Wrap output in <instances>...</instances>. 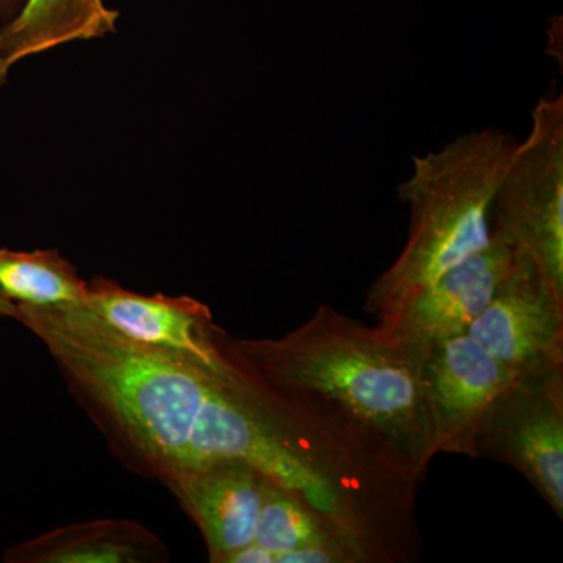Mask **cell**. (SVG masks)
I'll return each mask as SVG.
<instances>
[{"instance_id":"cell-11","label":"cell","mask_w":563,"mask_h":563,"mask_svg":"<svg viewBox=\"0 0 563 563\" xmlns=\"http://www.w3.org/2000/svg\"><path fill=\"white\" fill-rule=\"evenodd\" d=\"M5 563H165L166 544L133 520L62 526L7 548Z\"/></svg>"},{"instance_id":"cell-2","label":"cell","mask_w":563,"mask_h":563,"mask_svg":"<svg viewBox=\"0 0 563 563\" xmlns=\"http://www.w3.org/2000/svg\"><path fill=\"white\" fill-rule=\"evenodd\" d=\"M233 347L295 417L355 461L418 488L435 454L417 357L383 325L321 306L280 339H233Z\"/></svg>"},{"instance_id":"cell-5","label":"cell","mask_w":563,"mask_h":563,"mask_svg":"<svg viewBox=\"0 0 563 563\" xmlns=\"http://www.w3.org/2000/svg\"><path fill=\"white\" fill-rule=\"evenodd\" d=\"M474 453L517 470L563 520V368L515 379L485 413Z\"/></svg>"},{"instance_id":"cell-4","label":"cell","mask_w":563,"mask_h":563,"mask_svg":"<svg viewBox=\"0 0 563 563\" xmlns=\"http://www.w3.org/2000/svg\"><path fill=\"white\" fill-rule=\"evenodd\" d=\"M492 235L525 255L563 295V96L532 110L490 211Z\"/></svg>"},{"instance_id":"cell-9","label":"cell","mask_w":563,"mask_h":563,"mask_svg":"<svg viewBox=\"0 0 563 563\" xmlns=\"http://www.w3.org/2000/svg\"><path fill=\"white\" fill-rule=\"evenodd\" d=\"M517 261L518 252L492 235L484 250L415 292L379 325L410 351L468 332Z\"/></svg>"},{"instance_id":"cell-13","label":"cell","mask_w":563,"mask_h":563,"mask_svg":"<svg viewBox=\"0 0 563 563\" xmlns=\"http://www.w3.org/2000/svg\"><path fill=\"white\" fill-rule=\"evenodd\" d=\"M255 543L277 554L320 544H346L362 550L372 563H377L372 551L354 533L310 507L284 485L269 481L258 514Z\"/></svg>"},{"instance_id":"cell-12","label":"cell","mask_w":563,"mask_h":563,"mask_svg":"<svg viewBox=\"0 0 563 563\" xmlns=\"http://www.w3.org/2000/svg\"><path fill=\"white\" fill-rule=\"evenodd\" d=\"M118 20L120 11L109 9L103 0H25L0 27V81L32 55L117 32Z\"/></svg>"},{"instance_id":"cell-7","label":"cell","mask_w":563,"mask_h":563,"mask_svg":"<svg viewBox=\"0 0 563 563\" xmlns=\"http://www.w3.org/2000/svg\"><path fill=\"white\" fill-rule=\"evenodd\" d=\"M413 352L433 454L476 459L477 429L517 377L468 332Z\"/></svg>"},{"instance_id":"cell-6","label":"cell","mask_w":563,"mask_h":563,"mask_svg":"<svg viewBox=\"0 0 563 563\" xmlns=\"http://www.w3.org/2000/svg\"><path fill=\"white\" fill-rule=\"evenodd\" d=\"M125 339L168 352L217 376L242 372L233 339L213 321L209 307L190 296L140 295L117 282H87L80 303Z\"/></svg>"},{"instance_id":"cell-10","label":"cell","mask_w":563,"mask_h":563,"mask_svg":"<svg viewBox=\"0 0 563 563\" xmlns=\"http://www.w3.org/2000/svg\"><path fill=\"white\" fill-rule=\"evenodd\" d=\"M269 481L251 463L228 459L179 470L161 483L198 526L209 561L222 563L233 551L255 542Z\"/></svg>"},{"instance_id":"cell-8","label":"cell","mask_w":563,"mask_h":563,"mask_svg":"<svg viewBox=\"0 0 563 563\" xmlns=\"http://www.w3.org/2000/svg\"><path fill=\"white\" fill-rule=\"evenodd\" d=\"M470 336L517 379L563 368V295L518 254Z\"/></svg>"},{"instance_id":"cell-15","label":"cell","mask_w":563,"mask_h":563,"mask_svg":"<svg viewBox=\"0 0 563 563\" xmlns=\"http://www.w3.org/2000/svg\"><path fill=\"white\" fill-rule=\"evenodd\" d=\"M222 563H274V554L261 544L252 542L247 547L233 551Z\"/></svg>"},{"instance_id":"cell-1","label":"cell","mask_w":563,"mask_h":563,"mask_svg":"<svg viewBox=\"0 0 563 563\" xmlns=\"http://www.w3.org/2000/svg\"><path fill=\"white\" fill-rule=\"evenodd\" d=\"M16 306V321L44 343L129 468L161 483L179 470L233 459L306 501L328 493L325 443L242 361V372L217 376L125 339L85 307Z\"/></svg>"},{"instance_id":"cell-17","label":"cell","mask_w":563,"mask_h":563,"mask_svg":"<svg viewBox=\"0 0 563 563\" xmlns=\"http://www.w3.org/2000/svg\"><path fill=\"white\" fill-rule=\"evenodd\" d=\"M0 318H11V320H16L18 318L16 303L7 299L2 292H0Z\"/></svg>"},{"instance_id":"cell-14","label":"cell","mask_w":563,"mask_h":563,"mask_svg":"<svg viewBox=\"0 0 563 563\" xmlns=\"http://www.w3.org/2000/svg\"><path fill=\"white\" fill-rule=\"evenodd\" d=\"M0 292L25 306H80L87 280L58 251L0 247Z\"/></svg>"},{"instance_id":"cell-3","label":"cell","mask_w":563,"mask_h":563,"mask_svg":"<svg viewBox=\"0 0 563 563\" xmlns=\"http://www.w3.org/2000/svg\"><path fill=\"white\" fill-rule=\"evenodd\" d=\"M517 143L499 129H481L413 157L412 174L398 187L410 210L409 236L366 292V313L385 320L415 292L487 246L493 199Z\"/></svg>"},{"instance_id":"cell-16","label":"cell","mask_w":563,"mask_h":563,"mask_svg":"<svg viewBox=\"0 0 563 563\" xmlns=\"http://www.w3.org/2000/svg\"><path fill=\"white\" fill-rule=\"evenodd\" d=\"M25 0H0V20L9 21L24 5Z\"/></svg>"}]
</instances>
